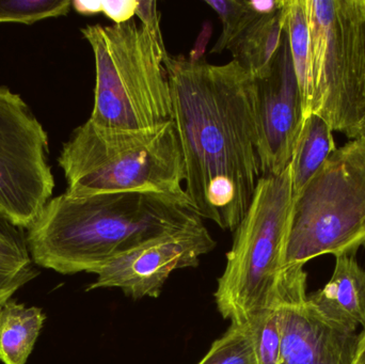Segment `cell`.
I'll return each instance as SVG.
<instances>
[{
  "mask_svg": "<svg viewBox=\"0 0 365 364\" xmlns=\"http://www.w3.org/2000/svg\"><path fill=\"white\" fill-rule=\"evenodd\" d=\"M165 63L185 194L200 217L235 231L262 177L255 77L235 60L214 66L169 55Z\"/></svg>",
  "mask_w": 365,
  "mask_h": 364,
  "instance_id": "obj_1",
  "label": "cell"
},
{
  "mask_svg": "<svg viewBox=\"0 0 365 364\" xmlns=\"http://www.w3.org/2000/svg\"><path fill=\"white\" fill-rule=\"evenodd\" d=\"M186 194L113 192L51 199L28 229L36 266L62 275L93 274L148 241L203 227Z\"/></svg>",
  "mask_w": 365,
  "mask_h": 364,
  "instance_id": "obj_2",
  "label": "cell"
},
{
  "mask_svg": "<svg viewBox=\"0 0 365 364\" xmlns=\"http://www.w3.org/2000/svg\"><path fill=\"white\" fill-rule=\"evenodd\" d=\"M75 198L113 192L184 196V160L173 121L153 130L100 128L88 120L58 158Z\"/></svg>",
  "mask_w": 365,
  "mask_h": 364,
  "instance_id": "obj_3",
  "label": "cell"
},
{
  "mask_svg": "<svg viewBox=\"0 0 365 364\" xmlns=\"http://www.w3.org/2000/svg\"><path fill=\"white\" fill-rule=\"evenodd\" d=\"M96 61L94 105L89 121L109 130H145L173 121L166 59L151 32L134 19L81 29Z\"/></svg>",
  "mask_w": 365,
  "mask_h": 364,
  "instance_id": "obj_4",
  "label": "cell"
},
{
  "mask_svg": "<svg viewBox=\"0 0 365 364\" xmlns=\"http://www.w3.org/2000/svg\"><path fill=\"white\" fill-rule=\"evenodd\" d=\"M293 198L291 166L259 177L215 293L219 312L231 324H245L272 306L285 265Z\"/></svg>",
  "mask_w": 365,
  "mask_h": 364,
  "instance_id": "obj_5",
  "label": "cell"
},
{
  "mask_svg": "<svg viewBox=\"0 0 365 364\" xmlns=\"http://www.w3.org/2000/svg\"><path fill=\"white\" fill-rule=\"evenodd\" d=\"M365 246V132L334 152L295 194L285 265Z\"/></svg>",
  "mask_w": 365,
  "mask_h": 364,
  "instance_id": "obj_6",
  "label": "cell"
},
{
  "mask_svg": "<svg viewBox=\"0 0 365 364\" xmlns=\"http://www.w3.org/2000/svg\"><path fill=\"white\" fill-rule=\"evenodd\" d=\"M310 113L358 138L365 122V0H306Z\"/></svg>",
  "mask_w": 365,
  "mask_h": 364,
  "instance_id": "obj_7",
  "label": "cell"
},
{
  "mask_svg": "<svg viewBox=\"0 0 365 364\" xmlns=\"http://www.w3.org/2000/svg\"><path fill=\"white\" fill-rule=\"evenodd\" d=\"M48 136L25 100L0 87V217L29 229L55 188Z\"/></svg>",
  "mask_w": 365,
  "mask_h": 364,
  "instance_id": "obj_8",
  "label": "cell"
},
{
  "mask_svg": "<svg viewBox=\"0 0 365 364\" xmlns=\"http://www.w3.org/2000/svg\"><path fill=\"white\" fill-rule=\"evenodd\" d=\"M304 265H284L272 305L281 336L280 364H351L358 335L334 323L307 293Z\"/></svg>",
  "mask_w": 365,
  "mask_h": 364,
  "instance_id": "obj_9",
  "label": "cell"
},
{
  "mask_svg": "<svg viewBox=\"0 0 365 364\" xmlns=\"http://www.w3.org/2000/svg\"><path fill=\"white\" fill-rule=\"evenodd\" d=\"M216 247L205 226L148 241L98 267L87 291L120 288L133 299L158 298L173 271L197 267Z\"/></svg>",
  "mask_w": 365,
  "mask_h": 364,
  "instance_id": "obj_10",
  "label": "cell"
},
{
  "mask_svg": "<svg viewBox=\"0 0 365 364\" xmlns=\"http://www.w3.org/2000/svg\"><path fill=\"white\" fill-rule=\"evenodd\" d=\"M255 79L261 175H279L291 164L304 121L287 31L269 70Z\"/></svg>",
  "mask_w": 365,
  "mask_h": 364,
  "instance_id": "obj_11",
  "label": "cell"
},
{
  "mask_svg": "<svg viewBox=\"0 0 365 364\" xmlns=\"http://www.w3.org/2000/svg\"><path fill=\"white\" fill-rule=\"evenodd\" d=\"M311 301L330 320L351 331L365 327V271L356 254L336 256L331 279Z\"/></svg>",
  "mask_w": 365,
  "mask_h": 364,
  "instance_id": "obj_12",
  "label": "cell"
},
{
  "mask_svg": "<svg viewBox=\"0 0 365 364\" xmlns=\"http://www.w3.org/2000/svg\"><path fill=\"white\" fill-rule=\"evenodd\" d=\"M287 8V0H284L278 12L257 17L230 47L233 60L255 78H259L269 70L280 48L285 32Z\"/></svg>",
  "mask_w": 365,
  "mask_h": 364,
  "instance_id": "obj_13",
  "label": "cell"
},
{
  "mask_svg": "<svg viewBox=\"0 0 365 364\" xmlns=\"http://www.w3.org/2000/svg\"><path fill=\"white\" fill-rule=\"evenodd\" d=\"M46 316L38 307L9 301L0 307V361L25 364L31 355Z\"/></svg>",
  "mask_w": 365,
  "mask_h": 364,
  "instance_id": "obj_14",
  "label": "cell"
},
{
  "mask_svg": "<svg viewBox=\"0 0 365 364\" xmlns=\"http://www.w3.org/2000/svg\"><path fill=\"white\" fill-rule=\"evenodd\" d=\"M336 150L334 130L329 124L317 113H309L289 164L294 196L302 192Z\"/></svg>",
  "mask_w": 365,
  "mask_h": 364,
  "instance_id": "obj_15",
  "label": "cell"
},
{
  "mask_svg": "<svg viewBox=\"0 0 365 364\" xmlns=\"http://www.w3.org/2000/svg\"><path fill=\"white\" fill-rule=\"evenodd\" d=\"M23 229L0 217V307L38 275Z\"/></svg>",
  "mask_w": 365,
  "mask_h": 364,
  "instance_id": "obj_16",
  "label": "cell"
},
{
  "mask_svg": "<svg viewBox=\"0 0 365 364\" xmlns=\"http://www.w3.org/2000/svg\"><path fill=\"white\" fill-rule=\"evenodd\" d=\"M285 31L289 38L292 60L302 92L306 118L310 113L311 104L310 36L306 0H287Z\"/></svg>",
  "mask_w": 365,
  "mask_h": 364,
  "instance_id": "obj_17",
  "label": "cell"
},
{
  "mask_svg": "<svg viewBox=\"0 0 365 364\" xmlns=\"http://www.w3.org/2000/svg\"><path fill=\"white\" fill-rule=\"evenodd\" d=\"M197 364H257L248 323L231 324Z\"/></svg>",
  "mask_w": 365,
  "mask_h": 364,
  "instance_id": "obj_18",
  "label": "cell"
},
{
  "mask_svg": "<svg viewBox=\"0 0 365 364\" xmlns=\"http://www.w3.org/2000/svg\"><path fill=\"white\" fill-rule=\"evenodd\" d=\"M247 323L257 364H280L281 336L274 306L262 310Z\"/></svg>",
  "mask_w": 365,
  "mask_h": 364,
  "instance_id": "obj_19",
  "label": "cell"
},
{
  "mask_svg": "<svg viewBox=\"0 0 365 364\" xmlns=\"http://www.w3.org/2000/svg\"><path fill=\"white\" fill-rule=\"evenodd\" d=\"M220 17L222 31L212 47V53H221L230 49L238 36L261 15L253 12L246 0H214L205 1Z\"/></svg>",
  "mask_w": 365,
  "mask_h": 364,
  "instance_id": "obj_20",
  "label": "cell"
},
{
  "mask_svg": "<svg viewBox=\"0 0 365 364\" xmlns=\"http://www.w3.org/2000/svg\"><path fill=\"white\" fill-rule=\"evenodd\" d=\"M72 8L70 0H0V23L32 25L64 16Z\"/></svg>",
  "mask_w": 365,
  "mask_h": 364,
  "instance_id": "obj_21",
  "label": "cell"
},
{
  "mask_svg": "<svg viewBox=\"0 0 365 364\" xmlns=\"http://www.w3.org/2000/svg\"><path fill=\"white\" fill-rule=\"evenodd\" d=\"M136 16L140 19L141 24L151 32L158 44L166 48L160 28V13L158 8V2L153 0H139Z\"/></svg>",
  "mask_w": 365,
  "mask_h": 364,
  "instance_id": "obj_22",
  "label": "cell"
},
{
  "mask_svg": "<svg viewBox=\"0 0 365 364\" xmlns=\"http://www.w3.org/2000/svg\"><path fill=\"white\" fill-rule=\"evenodd\" d=\"M138 0L103 1L102 13L115 24H123L134 19Z\"/></svg>",
  "mask_w": 365,
  "mask_h": 364,
  "instance_id": "obj_23",
  "label": "cell"
},
{
  "mask_svg": "<svg viewBox=\"0 0 365 364\" xmlns=\"http://www.w3.org/2000/svg\"><path fill=\"white\" fill-rule=\"evenodd\" d=\"M210 36H212V24L210 21H206L195 41V46L191 49L188 59L191 63H199V62L203 61L202 59H203Z\"/></svg>",
  "mask_w": 365,
  "mask_h": 364,
  "instance_id": "obj_24",
  "label": "cell"
},
{
  "mask_svg": "<svg viewBox=\"0 0 365 364\" xmlns=\"http://www.w3.org/2000/svg\"><path fill=\"white\" fill-rule=\"evenodd\" d=\"M249 8L257 15H270L282 9L284 0H246Z\"/></svg>",
  "mask_w": 365,
  "mask_h": 364,
  "instance_id": "obj_25",
  "label": "cell"
},
{
  "mask_svg": "<svg viewBox=\"0 0 365 364\" xmlns=\"http://www.w3.org/2000/svg\"><path fill=\"white\" fill-rule=\"evenodd\" d=\"M103 1H72V6L76 12L83 15H93L102 12Z\"/></svg>",
  "mask_w": 365,
  "mask_h": 364,
  "instance_id": "obj_26",
  "label": "cell"
},
{
  "mask_svg": "<svg viewBox=\"0 0 365 364\" xmlns=\"http://www.w3.org/2000/svg\"><path fill=\"white\" fill-rule=\"evenodd\" d=\"M351 364H365V327L361 333H358L357 348Z\"/></svg>",
  "mask_w": 365,
  "mask_h": 364,
  "instance_id": "obj_27",
  "label": "cell"
},
{
  "mask_svg": "<svg viewBox=\"0 0 365 364\" xmlns=\"http://www.w3.org/2000/svg\"><path fill=\"white\" fill-rule=\"evenodd\" d=\"M362 132H365V122H364V130H362Z\"/></svg>",
  "mask_w": 365,
  "mask_h": 364,
  "instance_id": "obj_28",
  "label": "cell"
}]
</instances>
